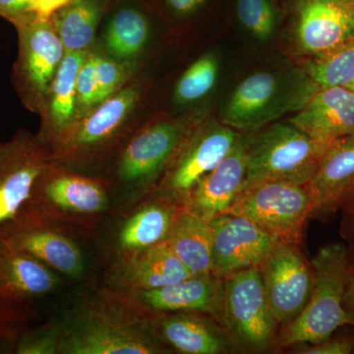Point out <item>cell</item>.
<instances>
[{
	"label": "cell",
	"instance_id": "obj_28",
	"mask_svg": "<svg viewBox=\"0 0 354 354\" xmlns=\"http://www.w3.org/2000/svg\"><path fill=\"white\" fill-rule=\"evenodd\" d=\"M149 37L150 25L145 15L127 7L113 14L106 28L104 44L115 59L133 62L145 50Z\"/></svg>",
	"mask_w": 354,
	"mask_h": 354
},
{
	"label": "cell",
	"instance_id": "obj_25",
	"mask_svg": "<svg viewBox=\"0 0 354 354\" xmlns=\"http://www.w3.org/2000/svg\"><path fill=\"white\" fill-rule=\"evenodd\" d=\"M87 53L66 51L51 83L37 134L48 146L77 120V76Z\"/></svg>",
	"mask_w": 354,
	"mask_h": 354
},
{
	"label": "cell",
	"instance_id": "obj_17",
	"mask_svg": "<svg viewBox=\"0 0 354 354\" xmlns=\"http://www.w3.org/2000/svg\"><path fill=\"white\" fill-rule=\"evenodd\" d=\"M194 276L167 241L111 258L106 286L120 292L153 290Z\"/></svg>",
	"mask_w": 354,
	"mask_h": 354
},
{
	"label": "cell",
	"instance_id": "obj_42",
	"mask_svg": "<svg viewBox=\"0 0 354 354\" xmlns=\"http://www.w3.org/2000/svg\"><path fill=\"white\" fill-rule=\"evenodd\" d=\"M351 88V91H353V95H354V84H353V86H351V88Z\"/></svg>",
	"mask_w": 354,
	"mask_h": 354
},
{
	"label": "cell",
	"instance_id": "obj_34",
	"mask_svg": "<svg viewBox=\"0 0 354 354\" xmlns=\"http://www.w3.org/2000/svg\"><path fill=\"white\" fill-rule=\"evenodd\" d=\"M77 120L101 104L95 76V53L88 50L76 81ZM76 120V121H77Z\"/></svg>",
	"mask_w": 354,
	"mask_h": 354
},
{
	"label": "cell",
	"instance_id": "obj_40",
	"mask_svg": "<svg viewBox=\"0 0 354 354\" xmlns=\"http://www.w3.org/2000/svg\"><path fill=\"white\" fill-rule=\"evenodd\" d=\"M339 209L344 212V214L354 213V191L342 201Z\"/></svg>",
	"mask_w": 354,
	"mask_h": 354
},
{
	"label": "cell",
	"instance_id": "obj_16",
	"mask_svg": "<svg viewBox=\"0 0 354 354\" xmlns=\"http://www.w3.org/2000/svg\"><path fill=\"white\" fill-rule=\"evenodd\" d=\"M212 274L218 278L258 268L278 242L252 221L225 213L211 221Z\"/></svg>",
	"mask_w": 354,
	"mask_h": 354
},
{
	"label": "cell",
	"instance_id": "obj_33",
	"mask_svg": "<svg viewBox=\"0 0 354 354\" xmlns=\"http://www.w3.org/2000/svg\"><path fill=\"white\" fill-rule=\"evenodd\" d=\"M132 73V62L95 55V76L101 104L124 87Z\"/></svg>",
	"mask_w": 354,
	"mask_h": 354
},
{
	"label": "cell",
	"instance_id": "obj_20",
	"mask_svg": "<svg viewBox=\"0 0 354 354\" xmlns=\"http://www.w3.org/2000/svg\"><path fill=\"white\" fill-rule=\"evenodd\" d=\"M152 317L156 333L171 353H239L221 324L209 314L184 311L156 314Z\"/></svg>",
	"mask_w": 354,
	"mask_h": 354
},
{
	"label": "cell",
	"instance_id": "obj_13",
	"mask_svg": "<svg viewBox=\"0 0 354 354\" xmlns=\"http://www.w3.org/2000/svg\"><path fill=\"white\" fill-rule=\"evenodd\" d=\"M241 136V132L218 121L198 123L156 191L167 193L184 204L198 183L227 157Z\"/></svg>",
	"mask_w": 354,
	"mask_h": 354
},
{
	"label": "cell",
	"instance_id": "obj_27",
	"mask_svg": "<svg viewBox=\"0 0 354 354\" xmlns=\"http://www.w3.org/2000/svg\"><path fill=\"white\" fill-rule=\"evenodd\" d=\"M104 0H71L50 18L66 51H87L94 43Z\"/></svg>",
	"mask_w": 354,
	"mask_h": 354
},
{
	"label": "cell",
	"instance_id": "obj_14",
	"mask_svg": "<svg viewBox=\"0 0 354 354\" xmlns=\"http://www.w3.org/2000/svg\"><path fill=\"white\" fill-rule=\"evenodd\" d=\"M272 315L279 327L305 308L313 286V270L299 244L278 241L258 267Z\"/></svg>",
	"mask_w": 354,
	"mask_h": 354
},
{
	"label": "cell",
	"instance_id": "obj_12",
	"mask_svg": "<svg viewBox=\"0 0 354 354\" xmlns=\"http://www.w3.org/2000/svg\"><path fill=\"white\" fill-rule=\"evenodd\" d=\"M18 34V57L13 84L23 104L41 113L66 50L51 20L36 14L13 25Z\"/></svg>",
	"mask_w": 354,
	"mask_h": 354
},
{
	"label": "cell",
	"instance_id": "obj_2",
	"mask_svg": "<svg viewBox=\"0 0 354 354\" xmlns=\"http://www.w3.org/2000/svg\"><path fill=\"white\" fill-rule=\"evenodd\" d=\"M201 120L162 116L137 128L106 169L111 214L121 216L158 189L165 171Z\"/></svg>",
	"mask_w": 354,
	"mask_h": 354
},
{
	"label": "cell",
	"instance_id": "obj_32",
	"mask_svg": "<svg viewBox=\"0 0 354 354\" xmlns=\"http://www.w3.org/2000/svg\"><path fill=\"white\" fill-rule=\"evenodd\" d=\"M62 329L58 318L24 333L14 346L16 354H60Z\"/></svg>",
	"mask_w": 354,
	"mask_h": 354
},
{
	"label": "cell",
	"instance_id": "obj_29",
	"mask_svg": "<svg viewBox=\"0 0 354 354\" xmlns=\"http://www.w3.org/2000/svg\"><path fill=\"white\" fill-rule=\"evenodd\" d=\"M304 71L319 87L351 88L354 84V36L325 55L309 58Z\"/></svg>",
	"mask_w": 354,
	"mask_h": 354
},
{
	"label": "cell",
	"instance_id": "obj_36",
	"mask_svg": "<svg viewBox=\"0 0 354 354\" xmlns=\"http://www.w3.org/2000/svg\"><path fill=\"white\" fill-rule=\"evenodd\" d=\"M30 0H0V17L14 25L32 15Z\"/></svg>",
	"mask_w": 354,
	"mask_h": 354
},
{
	"label": "cell",
	"instance_id": "obj_1",
	"mask_svg": "<svg viewBox=\"0 0 354 354\" xmlns=\"http://www.w3.org/2000/svg\"><path fill=\"white\" fill-rule=\"evenodd\" d=\"M60 354H164L153 317L109 286L77 298L58 318Z\"/></svg>",
	"mask_w": 354,
	"mask_h": 354
},
{
	"label": "cell",
	"instance_id": "obj_5",
	"mask_svg": "<svg viewBox=\"0 0 354 354\" xmlns=\"http://www.w3.org/2000/svg\"><path fill=\"white\" fill-rule=\"evenodd\" d=\"M64 223L77 232L94 230L111 214L108 180L51 162L41 172L22 209Z\"/></svg>",
	"mask_w": 354,
	"mask_h": 354
},
{
	"label": "cell",
	"instance_id": "obj_7",
	"mask_svg": "<svg viewBox=\"0 0 354 354\" xmlns=\"http://www.w3.org/2000/svg\"><path fill=\"white\" fill-rule=\"evenodd\" d=\"M318 87L305 71L256 72L235 87L221 122L239 132L259 131L283 114L304 108Z\"/></svg>",
	"mask_w": 354,
	"mask_h": 354
},
{
	"label": "cell",
	"instance_id": "obj_4",
	"mask_svg": "<svg viewBox=\"0 0 354 354\" xmlns=\"http://www.w3.org/2000/svg\"><path fill=\"white\" fill-rule=\"evenodd\" d=\"M313 286L304 311L279 329L278 346L290 348L330 339L342 326L354 325L344 306L351 260L341 242L321 247L311 260Z\"/></svg>",
	"mask_w": 354,
	"mask_h": 354
},
{
	"label": "cell",
	"instance_id": "obj_8",
	"mask_svg": "<svg viewBox=\"0 0 354 354\" xmlns=\"http://www.w3.org/2000/svg\"><path fill=\"white\" fill-rule=\"evenodd\" d=\"M246 135L247 169L243 188L268 181L308 183L328 147L291 123H274Z\"/></svg>",
	"mask_w": 354,
	"mask_h": 354
},
{
	"label": "cell",
	"instance_id": "obj_26",
	"mask_svg": "<svg viewBox=\"0 0 354 354\" xmlns=\"http://www.w3.org/2000/svg\"><path fill=\"white\" fill-rule=\"evenodd\" d=\"M165 241L193 274H212L211 221L183 206Z\"/></svg>",
	"mask_w": 354,
	"mask_h": 354
},
{
	"label": "cell",
	"instance_id": "obj_6",
	"mask_svg": "<svg viewBox=\"0 0 354 354\" xmlns=\"http://www.w3.org/2000/svg\"><path fill=\"white\" fill-rule=\"evenodd\" d=\"M60 286L59 274L0 239V351L13 353L41 304Z\"/></svg>",
	"mask_w": 354,
	"mask_h": 354
},
{
	"label": "cell",
	"instance_id": "obj_35",
	"mask_svg": "<svg viewBox=\"0 0 354 354\" xmlns=\"http://www.w3.org/2000/svg\"><path fill=\"white\" fill-rule=\"evenodd\" d=\"M295 353L300 354H349L353 353L354 339L351 337H337L326 339L317 344H298L293 346Z\"/></svg>",
	"mask_w": 354,
	"mask_h": 354
},
{
	"label": "cell",
	"instance_id": "obj_31",
	"mask_svg": "<svg viewBox=\"0 0 354 354\" xmlns=\"http://www.w3.org/2000/svg\"><path fill=\"white\" fill-rule=\"evenodd\" d=\"M237 17L259 41H267L276 32L277 16L269 0H237Z\"/></svg>",
	"mask_w": 354,
	"mask_h": 354
},
{
	"label": "cell",
	"instance_id": "obj_37",
	"mask_svg": "<svg viewBox=\"0 0 354 354\" xmlns=\"http://www.w3.org/2000/svg\"><path fill=\"white\" fill-rule=\"evenodd\" d=\"M70 1L71 0H30V8L39 17L50 20L53 14Z\"/></svg>",
	"mask_w": 354,
	"mask_h": 354
},
{
	"label": "cell",
	"instance_id": "obj_24",
	"mask_svg": "<svg viewBox=\"0 0 354 354\" xmlns=\"http://www.w3.org/2000/svg\"><path fill=\"white\" fill-rule=\"evenodd\" d=\"M309 183L316 203L312 216L325 218L339 209L354 191V133L328 147Z\"/></svg>",
	"mask_w": 354,
	"mask_h": 354
},
{
	"label": "cell",
	"instance_id": "obj_44",
	"mask_svg": "<svg viewBox=\"0 0 354 354\" xmlns=\"http://www.w3.org/2000/svg\"><path fill=\"white\" fill-rule=\"evenodd\" d=\"M353 353H354V349H353Z\"/></svg>",
	"mask_w": 354,
	"mask_h": 354
},
{
	"label": "cell",
	"instance_id": "obj_18",
	"mask_svg": "<svg viewBox=\"0 0 354 354\" xmlns=\"http://www.w3.org/2000/svg\"><path fill=\"white\" fill-rule=\"evenodd\" d=\"M354 36V3L348 0H299L295 39L309 58L325 55Z\"/></svg>",
	"mask_w": 354,
	"mask_h": 354
},
{
	"label": "cell",
	"instance_id": "obj_30",
	"mask_svg": "<svg viewBox=\"0 0 354 354\" xmlns=\"http://www.w3.org/2000/svg\"><path fill=\"white\" fill-rule=\"evenodd\" d=\"M218 74V58L208 53L198 58L185 70L174 88V99L178 104L199 101L213 90Z\"/></svg>",
	"mask_w": 354,
	"mask_h": 354
},
{
	"label": "cell",
	"instance_id": "obj_21",
	"mask_svg": "<svg viewBox=\"0 0 354 354\" xmlns=\"http://www.w3.org/2000/svg\"><path fill=\"white\" fill-rule=\"evenodd\" d=\"M246 169V135L241 134L227 157L191 191L184 206L209 221L227 213L243 189Z\"/></svg>",
	"mask_w": 354,
	"mask_h": 354
},
{
	"label": "cell",
	"instance_id": "obj_43",
	"mask_svg": "<svg viewBox=\"0 0 354 354\" xmlns=\"http://www.w3.org/2000/svg\"><path fill=\"white\" fill-rule=\"evenodd\" d=\"M348 1L353 2L354 3V0H348Z\"/></svg>",
	"mask_w": 354,
	"mask_h": 354
},
{
	"label": "cell",
	"instance_id": "obj_3",
	"mask_svg": "<svg viewBox=\"0 0 354 354\" xmlns=\"http://www.w3.org/2000/svg\"><path fill=\"white\" fill-rule=\"evenodd\" d=\"M142 97L139 81L127 83L50 144L51 160L86 174L108 169L137 130L133 116Z\"/></svg>",
	"mask_w": 354,
	"mask_h": 354
},
{
	"label": "cell",
	"instance_id": "obj_10",
	"mask_svg": "<svg viewBox=\"0 0 354 354\" xmlns=\"http://www.w3.org/2000/svg\"><path fill=\"white\" fill-rule=\"evenodd\" d=\"M315 204L309 183L268 181L243 188L227 213L245 216L278 241L300 244Z\"/></svg>",
	"mask_w": 354,
	"mask_h": 354
},
{
	"label": "cell",
	"instance_id": "obj_39",
	"mask_svg": "<svg viewBox=\"0 0 354 354\" xmlns=\"http://www.w3.org/2000/svg\"><path fill=\"white\" fill-rule=\"evenodd\" d=\"M344 306L354 322V262H351V271H349L348 286H346V297H344Z\"/></svg>",
	"mask_w": 354,
	"mask_h": 354
},
{
	"label": "cell",
	"instance_id": "obj_22",
	"mask_svg": "<svg viewBox=\"0 0 354 354\" xmlns=\"http://www.w3.org/2000/svg\"><path fill=\"white\" fill-rule=\"evenodd\" d=\"M288 122L319 143L330 146L335 140L354 133V95L349 88L318 87Z\"/></svg>",
	"mask_w": 354,
	"mask_h": 354
},
{
	"label": "cell",
	"instance_id": "obj_41",
	"mask_svg": "<svg viewBox=\"0 0 354 354\" xmlns=\"http://www.w3.org/2000/svg\"><path fill=\"white\" fill-rule=\"evenodd\" d=\"M346 230L351 239H354V213L346 214Z\"/></svg>",
	"mask_w": 354,
	"mask_h": 354
},
{
	"label": "cell",
	"instance_id": "obj_11",
	"mask_svg": "<svg viewBox=\"0 0 354 354\" xmlns=\"http://www.w3.org/2000/svg\"><path fill=\"white\" fill-rule=\"evenodd\" d=\"M75 232L64 223L25 209L0 223L2 241L60 276L78 281L85 279L87 261Z\"/></svg>",
	"mask_w": 354,
	"mask_h": 354
},
{
	"label": "cell",
	"instance_id": "obj_9",
	"mask_svg": "<svg viewBox=\"0 0 354 354\" xmlns=\"http://www.w3.org/2000/svg\"><path fill=\"white\" fill-rule=\"evenodd\" d=\"M216 321L237 351L263 353L278 346L279 327L258 268L225 277Z\"/></svg>",
	"mask_w": 354,
	"mask_h": 354
},
{
	"label": "cell",
	"instance_id": "obj_19",
	"mask_svg": "<svg viewBox=\"0 0 354 354\" xmlns=\"http://www.w3.org/2000/svg\"><path fill=\"white\" fill-rule=\"evenodd\" d=\"M183 206L176 198L155 191L127 213L118 216L122 221L114 234L113 257L165 241Z\"/></svg>",
	"mask_w": 354,
	"mask_h": 354
},
{
	"label": "cell",
	"instance_id": "obj_38",
	"mask_svg": "<svg viewBox=\"0 0 354 354\" xmlns=\"http://www.w3.org/2000/svg\"><path fill=\"white\" fill-rule=\"evenodd\" d=\"M206 0H169V6L176 12L187 15L194 12Z\"/></svg>",
	"mask_w": 354,
	"mask_h": 354
},
{
	"label": "cell",
	"instance_id": "obj_15",
	"mask_svg": "<svg viewBox=\"0 0 354 354\" xmlns=\"http://www.w3.org/2000/svg\"><path fill=\"white\" fill-rule=\"evenodd\" d=\"M50 162V146L38 135L18 130L0 141V223L17 215Z\"/></svg>",
	"mask_w": 354,
	"mask_h": 354
},
{
	"label": "cell",
	"instance_id": "obj_23",
	"mask_svg": "<svg viewBox=\"0 0 354 354\" xmlns=\"http://www.w3.org/2000/svg\"><path fill=\"white\" fill-rule=\"evenodd\" d=\"M223 281V278L213 274H194L162 288L122 293L150 315L195 311L209 314L216 319Z\"/></svg>",
	"mask_w": 354,
	"mask_h": 354
}]
</instances>
